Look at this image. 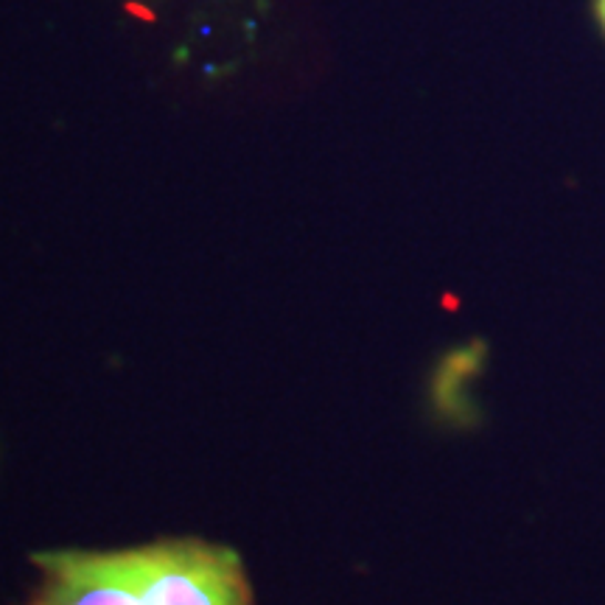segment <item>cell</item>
<instances>
[{
  "label": "cell",
  "mask_w": 605,
  "mask_h": 605,
  "mask_svg": "<svg viewBox=\"0 0 605 605\" xmlns=\"http://www.w3.org/2000/svg\"><path fill=\"white\" fill-rule=\"evenodd\" d=\"M594 14H597V23L605 34V0H594Z\"/></svg>",
  "instance_id": "7a4b0ae2"
},
{
  "label": "cell",
  "mask_w": 605,
  "mask_h": 605,
  "mask_svg": "<svg viewBox=\"0 0 605 605\" xmlns=\"http://www.w3.org/2000/svg\"><path fill=\"white\" fill-rule=\"evenodd\" d=\"M34 605H253L242 558L208 541L40 555Z\"/></svg>",
  "instance_id": "6da1fadb"
}]
</instances>
